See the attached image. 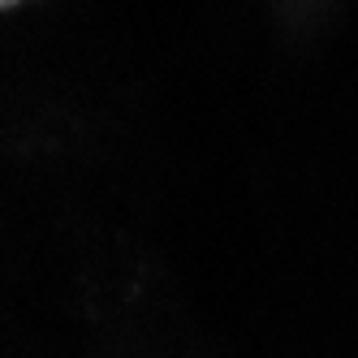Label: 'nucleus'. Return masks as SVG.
<instances>
[{"label": "nucleus", "instance_id": "1", "mask_svg": "<svg viewBox=\"0 0 358 358\" xmlns=\"http://www.w3.org/2000/svg\"><path fill=\"white\" fill-rule=\"evenodd\" d=\"M13 5H22V0H0V9H13Z\"/></svg>", "mask_w": 358, "mask_h": 358}]
</instances>
